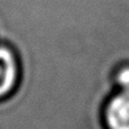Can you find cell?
<instances>
[{
	"instance_id": "6da1fadb",
	"label": "cell",
	"mask_w": 129,
	"mask_h": 129,
	"mask_svg": "<svg viewBox=\"0 0 129 129\" xmlns=\"http://www.w3.org/2000/svg\"><path fill=\"white\" fill-rule=\"evenodd\" d=\"M105 129H129V90H113L103 105Z\"/></svg>"
},
{
	"instance_id": "7a4b0ae2",
	"label": "cell",
	"mask_w": 129,
	"mask_h": 129,
	"mask_svg": "<svg viewBox=\"0 0 129 129\" xmlns=\"http://www.w3.org/2000/svg\"><path fill=\"white\" fill-rule=\"evenodd\" d=\"M20 82V70L13 53L0 46V102L13 95Z\"/></svg>"
},
{
	"instance_id": "3957f363",
	"label": "cell",
	"mask_w": 129,
	"mask_h": 129,
	"mask_svg": "<svg viewBox=\"0 0 129 129\" xmlns=\"http://www.w3.org/2000/svg\"><path fill=\"white\" fill-rule=\"evenodd\" d=\"M113 90H129V61L116 63L111 71Z\"/></svg>"
}]
</instances>
